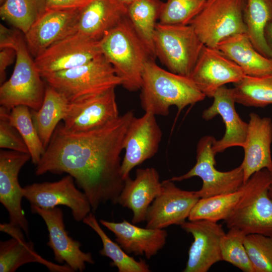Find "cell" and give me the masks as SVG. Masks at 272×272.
I'll return each mask as SVG.
<instances>
[{
	"mask_svg": "<svg viewBox=\"0 0 272 272\" xmlns=\"http://www.w3.org/2000/svg\"><path fill=\"white\" fill-rule=\"evenodd\" d=\"M217 48L239 66L246 76L257 77L272 74V58L256 50L246 33L224 39Z\"/></svg>",
	"mask_w": 272,
	"mask_h": 272,
	"instance_id": "obj_26",
	"label": "cell"
},
{
	"mask_svg": "<svg viewBox=\"0 0 272 272\" xmlns=\"http://www.w3.org/2000/svg\"><path fill=\"white\" fill-rule=\"evenodd\" d=\"M10 111L4 107H0V148L29 154L23 138L8 119Z\"/></svg>",
	"mask_w": 272,
	"mask_h": 272,
	"instance_id": "obj_38",
	"label": "cell"
},
{
	"mask_svg": "<svg viewBox=\"0 0 272 272\" xmlns=\"http://www.w3.org/2000/svg\"><path fill=\"white\" fill-rule=\"evenodd\" d=\"M242 69L217 48L205 45L189 76L206 97L212 98L225 85L245 76Z\"/></svg>",
	"mask_w": 272,
	"mask_h": 272,
	"instance_id": "obj_14",
	"label": "cell"
},
{
	"mask_svg": "<svg viewBox=\"0 0 272 272\" xmlns=\"http://www.w3.org/2000/svg\"><path fill=\"white\" fill-rule=\"evenodd\" d=\"M8 119L23 138L28 149L32 162L36 165L46 149L35 127L30 108L23 105L14 107L8 115Z\"/></svg>",
	"mask_w": 272,
	"mask_h": 272,
	"instance_id": "obj_34",
	"label": "cell"
},
{
	"mask_svg": "<svg viewBox=\"0 0 272 272\" xmlns=\"http://www.w3.org/2000/svg\"><path fill=\"white\" fill-rule=\"evenodd\" d=\"M127 13V6L118 0H92L81 9L76 32L99 41L126 18Z\"/></svg>",
	"mask_w": 272,
	"mask_h": 272,
	"instance_id": "obj_25",
	"label": "cell"
},
{
	"mask_svg": "<svg viewBox=\"0 0 272 272\" xmlns=\"http://www.w3.org/2000/svg\"><path fill=\"white\" fill-rule=\"evenodd\" d=\"M5 0H0L1 4H3Z\"/></svg>",
	"mask_w": 272,
	"mask_h": 272,
	"instance_id": "obj_45",
	"label": "cell"
},
{
	"mask_svg": "<svg viewBox=\"0 0 272 272\" xmlns=\"http://www.w3.org/2000/svg\"><path fill=\"white\" fill-rule=\"evenodd\" d=\"M162 131L156 115L145 112L140 117L134 116L125 134L123 148L125 154L121 166V174L125 180L130 171L157 153Z\"/></svg>",
	"mask_w": 272,
	"mask_h": 272,
	"instance_id": "obj_11",
	"label": "cell"
},
{
	"mask_svg": "<svg viewBox=\"0 0 272 272\" xmlns=\"http://www.w3.org/2000/svg\"><path fill=\"white\" fill-rule=\"evenodd\" d=\"M215 140L213 136L202 137L196 147V161L194 166L185 174L169 179L172 181H181L193 177L202 181L201 188L196 191L199 198L228 193L238 190L244 184L243 168L240 165L230 171L222 172L215 167V154L212 145Z\"/></svg>",
	"mask_w": 272,
	"mask_h": 272,
	"instance_id": "obj_8",
	"label": "cell"
},
{
	"mask_svg": "<svg viewBox=\"0 0 272 272\" xmlns=\"http://www.w3.org/2000/svg\"><path fill=\"white\" fill-rule=\"evenodd\" d=\"M246 236L239 229L229 228L221 240L222 257L223 261L231 263L244 272H255L244 245Z\"/></svg>",
	"mask_w": 272,
	"mask_h": 272,
	"instance_id": "obj_35",
	"label": "cell"
},
{
	"mask_svg": "<svg viewBox=\"0 0 272 272\" xmlns=\"http://www.w3.org/2000/svg\"><path fill=\"white\" fill-rule=\"evenodd\" d=\"M118 1L127 7L129 5L132 4V3H133L134 2L138 0H118Z\"/></svg>",
	"mask_w": 272,
	"mask_h": 272,
	"instance_id": "obj_44",
	"label": "cell"
},
{
	"mask_svg": "<svg viewBox=\"0 0 272 272\" xmlns=\"http://www.w3.org/2000/svg\"><path fill=\"white\" fill-rule=\"evenodd\" d=\"M115 88L69 102L64 127L72 132L91 130L116 119L120 115Z\"/></svg>",
	"mask_w": 272,
	"mask_h": 272,
	"instance_id": "obj_12",
	"label": "cell"
},
{
	"mask_svg": "<svg viewBox=\"0 0 272 272\" xmlns=\"http://www.w3.org/2000/svg\"><path fill=\"white\" fill-rule=\"evenodd\" d=\"M207 0H167L163 3L158 23L189 25L203 8Z\"/></svg>",
	"mask_w": 272,
	"mask_h": 272,
	"instance_id": "obj_36",
	"label": "cell"
},
{
	"mask_svg": "<svg viewBox=\"0 0 272 272\" xmlns=\"http://www.w3.org/2000/svg\"><path fill=\"white\" fill-rule=\"evenodd\" d=\"M271 19L272 0H246L243 13L246 33L256 50L269 58L272 50L266 42L264 30Z\"/></svg>",
	"mask_w": 272,
	"mask_h": 272,
	"instance_id": "obj_29",
	"label": "cell"
},
{
	"mask_svg": "<svg viewBox=\"0 0 272 272\" xmlns=\"http://www.w3.org/2000/svg\"><path fill=\"white\" fill-rule=\"evenodd\" d=\"M83 222L91 228L100 237L103 247L100 254L111 260L110 265L117 267L119 272H149V265L144 260H136L125 252L116 242H113L99 224L95 215L89 213Z\"/></svg>",
	"mask_w": 272,
	"mask_h": 272,
	"instance_id": "obj_31",
	"label": "cell"
},
{
	"mask_svg": "<svg viewBox=\"0 0 272 272\" xmlns=\"http://www.w3.org/2000/svg\"><path fill=\"white\" fill-rule=\"evenodd\" d=\"M22 229L10 223L0 224V231L7 233L12 238L0 242V272H15L24 264L37 262L50 271H73L67 265L50 262L38 254L32 241H27Z\"/></svg>",
	"mask_w": 272,
	"mask_h": 272,
	"instance_id": "obj_23",
	"label": "cell"
},
{
	"mask_svg": "<svg viewBox=\"0 0 272 272\" xmlns=\"http://www.w3.org/2000/svg\"><path fill=\"white\" fill-rule=\"evenodd\" d=\"M134 116L132 111H128L104 125L80 132L69 131L59 122L36 165L35 174L72 176L87 195L93 212L108 201L117 203L124 184L120 154Z\"/></svg>",
	"mask_w": 272,
	"mask_h": 272,
	"instance_id": "obj_1",
	"label": "cell"
},
{
	"mask_svg": "<svg viewBox=\"0 0 272 272\" xmlns=\"http://www.w3.org/2000/svg\"><path fill=\"white\" fill-rule=\"evenodd\" d=\"M92 0H45L47 9H81Z\"/></svg>",
	"mask_w": 272,
	"mask_h": 272,
	"instance_id": "obj_39",
	"label": "cell"
},
{
	"mask_svg": "<svg viewBox=\"0 0 272 272\" xmlns=\"http://www.w3.org/2000/svg\"><path fill=\"white\" fill-rule=\"evenodd\" d=\"M268 193L269 196L272 198V171H270V181L268 187Z\"/></svg>",
	"mask_w": 272,
	"mask_h": 272,
	"instance_id": "obj_43",
	"label": "cell"
},
{
	"mask_svg": "<svg viewBox=\"0 0 272 272\" xmlns=\"http://www.w3.org/2000/svg\"><path fill=\"white\" fill-rule=\"evenodd\" d=\"M100 223L113 233L116 242L128 254L145 255L150 259L166 242L168 234L164 229L143 228L125 220L118 223L100 220Z\"/></svg>",
	"mask_w": 272,
	"mask_h": 272,
	"instance_id": "obj_24",
	"label": "cell"
},
{
	"mask_svg": "<svg viewBox=\"0 0 272 272\" xmlns=\"http://www.w3.org/2000/svg\"><path fill=\"white\" fill-rule=\"evenodd\" d=\"M232 89L235 102L239 104L261 108L272 104V74L245 76Z\"/></svg>",
	"mask_w": 272,
	"mask_h": 272,
	"instance_id": "obj_32",
	"label": "cell"
},
{
	"mask_svg": "<svg viewBox=\"0 0 272 272\" xmlns=\"http://www.w3.org/2000/svg\"><path fill=\"white\" fill-rule=\"evenodd\" d=\"M81 9H46L24 34L31 55L35 57L52 44L76 33Z\"/></svg>",
	"mask_w": 272,
	"mask_h": 272,
	"instance_id": "obj_18",
	"label": "cell"
},
{
	"mask_svg": "<svg viewBox=\"0 0 272 272\" xmlns=\"http://www.w3.org/2000/svg\"><path fill=\"white\" fill-rule=\"evenodd\" d=\"M101 54L99 41L90 40L76 32L52 44L34 59L43 77L80 66Z\"/></svg>",
	"mask_w": 272,
	"mask_h": 272,
	"instance_id": "obj_10",
	"label": "cell"
},
{
	"mask_svg": "<svg viewBox=\"0 0 272 272\" xmlns=\"http://www.w3.org/2000/svg\"><path fill=\"white\" fill-rule=\"evenodd\" d=\"M14 49L15 65L10 79L1 84L0 104L10 110L20 105L38 110L44 100L46 85L20 32Z\"/></svg>",
	"mask_w": 272,
	"mask_h": 272,
	"instance_id": "obj_5",
	"label": "cell"
},
{
	"mask_svg": "<svg viewBox=\"0 0 272 272\" xmlns=\"http://www.w3.org/2000/svg\"><path fill=\"white\" fill-rule=\"evenodd\" d=\"M162 4L160 0H138L127 7L129 22L155 59L153 36Z\"/></svg>",
	"mask_w": 272,
	"mask_h": 272,
	"instance_id": "obj_30",
	"label": "cell"
},
{
	"mask_svg": "<svg viewBox=\"0 0 272 272\" xmlns=\"http://www.w3.org/2000/svg\"><path fill=\"white\" fill-rule=\"evenodd\" d=\"M31 159L29 153L12 150L0 151V202L7 210L9 223L29 234V224L22 208L24 197L19 182L21 168Z\"/></svg>",
	"mask_w": 272,
	"mask_h": 272,
	"instance_id": "obj_17",
	"label": "cell"
},
{
	"mask_svg": "<svg viewBox=\"0 0 272 272\" xmlns=\"http://www.w3.org/2000/svg\"><path fill=\"white\" fill-rule=\"evenodd\" d=\"M180 227L193 237L183 271L207 272L215 263L223 261L221 242L225 233L221 224L206 220H188Z\"/></svg>",
	"mask_w": 272,
	"mask_h": 272,
	"instance_id": "obj_15",
	"label": "cell"
},
{
	"mask_svg": "<svg viewBox=\"0 0 272 272\" xmlns=\"http://www.w3.org/2000/svg\"><path fill=\"white\" fill-rule=\"evenodd\" d=\"M24 197L31 206L50 209L64 206L72 211L74 219L78 222L91 213L90 201L83 192L76 187L74 178L67 175L58 181L34 183L23 187Z\"/></svg>",
	"mask_w": 272,
	"mask_h": 272,
	"instance_id": "obj_9",
	"label": "cell"
},
{
	"mask_svg": "<svg viewBox=\"0 0 272 272\" xmlns=\"http://www.w3.org/2000/svg\"><path fill=\"white\" fill-rule=\"evenodd\" d=\"M258 178L257 172L237 190L228 193L200 198L191 210L188 220H206L217 222L225 220L252 190Z\"/></svg>",
	"mask_w": 272,
	"mask_h": 272,
	"instance_id": "obj_27",
	"label": "cell"
},
{
	"mask_svg": "<svg viewBox=\"0 0 272 272\" xmlns=\"http://www.w3.org/2000/svg\"><path fill=\"white\" fill-rule=\"evenodd\" d=\"M140 90L142 108L156 116L168 115L172 106L180 112L206 98L190 77L162 69L154 59L145 64Z\"/></svg>",
	"mask_w": 272,
	"mask_h": 272,
	"instance_id": "obj_2",
	"label": "cell"
},
{
	"mask_svg": "<svg viewBox=\"0 0 272 272\" xmlns=\"http://www.w3.org/2000/svg\"><path fill=\"white\" fill-rule=\"evenodd\" d=\"M200 198L196 191L183 190L169 179L162 182L160 193L148 209L146 228L164 229L186 221Z\"/></svg>",
	"mask_w": 272,
	"mask_h": 272,
	"instance_id": "obj_13",
	"label": "cell"
},
{
	"mask_svg": "<svg viewBox=\"0 0 272 272\" xmlns=\"http://www.w3.org/2000/svg\"><path fill=\"white\" fill-rule=\"evenodd\" d=\"M32 212L37 214L44 220L49 233L47 245L52 250L54 260L65 262L73 270L83 271L86 263L94 264L95 261L90 252L83 251L79 241L74 240L65 230L62 211L56 207L42 209L31 206Z\"/></svg>",
	"mask_w": 272,
	"mask_h": 272,
	"instance_id": "obj_16",
	"label": "cell"
},
{
	"mask_svg": "<svg viewBox=\"0 0 272 272\" xmlns=\"http://www.w3.org/2000/svg\"><path fill=\"white\" fill-rule=\"evenodd\" d=\"M101 53L130 92L141 89L146 63L155 59L137 35L127 17L107 32L99 41Z\"/></svg>",
	"mask_w": 272,
	"mask_h": 272,
	"instance_id": "obj_3",
	"label": "cell"
},
{
	"mask_svg": "<svg viewBox=\"0 0 272 272\" xmlns=\"http://www.w3.org/2000/svg\"><path fill=\"white\" fill-rule=\"evenodd\" d=\"M212 104L202 113L206 120L219 115L225 126V134L219 140H215L212 150L214 153H222L232 147H243L246 138L248 123L243 121L237 112L236 103L232 88L222 86L214 94Z\"/></svg>",
	"mask_w": 272,
	"mask_h": 272,
	"instance_id": "obj_19",
	"label": "cell"
},
{
	"mask_svg": "<svg viewBox=\"0 0 272 272\" xmlns=\"http://www.w3.org/2000/svg\"><path fill=\"white\" fill-rule=\"evenodd\" d=\"M246 0H207L189 25L205 45L217 48L231 35L246 33L243 13Z\"/></svg>",
	"mask_w": 272,
	"mask_h": 272,
	"instance_id": "obj_7",
	"label": "cell"
},
{
	"mask_svg": "<svg viewBox=\"0 0 272 272\" xmlns=\"http://www.w3.org/2000/svg\"><path fill=\"white\" fill-rule=\"evenodd\" d=\"M248 123L247 136L242 147L244 158L240 164L243 170L244 183L258 171L264 169L272 171L271 119L252 112Z\"/></svg>",
	"mask_w": 272,
	"mask_h": 272,
	"instance_id": "obj_20",
	"label": "cell"
},
{
	"mask_svg": "<svg viewBox=\"0 0 272 272\" xmlns=\"http://www.w3.org/2000/svg\"><path fill=\"white\" fill-rule=\"evenodd\" d=\"M69 102L121 85L111 63L101 54L80 66L42 77Z\"/></svg>",
	"mask_w": 272,
	"mask_h": 272,
	"instance_id": "obj_4",
	"label": "cell"
},
{
	"mask_svg": "<svg viewBox=\"0 0 272 272\" xmlns=\"http://www.w3.org/2000/svg\"><path fill=\"white\" fill-rule=\"evenodd\" d=\"M153 44L155 58L168 71L189 77L205 46L190 25L160 23Z\"/></svg>",
	"mask_w": 272,
	"mask_h": 272,
	"instance_id": "obj_6",
	"label": "cell"
},
{
	"mask_svg": "<svg viewBox=\"0 0 272 272\" xmlns=\"http://www.w3.org/2000/svg\"><path fill=\"white\" fill-rule=\"evenodd\" d=\"M16 58L15 50L11 48L1 49L0 51V83L5 82L6 78V69L11 64Z\"/></svg>",
	"mask_w": 272,
	"mask_h": 272,
	"instance_id": "obj_40",
	"label": "cell"
},
{
	"mask_svg": "<svg viewBox=\"0 0 272 272\" xmlns=\"http://www.w3.org/2000/svg\"><path fill=\"white\" fill-rule=\"evenodd\" d=\"M268 186L255 191L231 213L224 220L228 229H239L246 235L272 237V198Z\"/></svg>",
	"mask_w": 272,
	"mask_h": 272,
	"instance_id": "obj_21",
	"label": "cell"
},
{
	"mask_svg": "<svg viewBox=\"0 0 272 272\" xmlns=\"http://www.w3.org/2000/svg\"><path fill=\"white\" fill-rule=\"evenodd\" d=\"M19 31L10 30L1 24L0 49L6 48L14 49Z\"/></svg>",
	"mask_w": 272,
	"mask_h": 272,
	"instance_id": "obj_41",
	"label": "cell"
},
{
	"mask_svg": "<svg viewBox=\"0 0 272 272\" xmlns=\"http://www.w3.org/2000/svg\"><path fill=\"white\" fill-rule=\"evenodd\" d=\"M46 9L45 0H5L0 15L25 34Z\"/></svg>",
	"mask_w": 272,
	"mask_h": 272,
	"instance_id": "obj_33",
	"label": "cell"
},
{
	"mask_svg": "<svg viewBox=\"0 0 272 272\" xmlns=\"http://www.w3.org/2000/svg\"><path fill=\"white\" fill-rule=\"evenodd\" d=\"M161 187L162 182L156 169H138L134 179L128 177L124 180L117 203L132 211V223L145 222L148 209L160 193Z\"/></svg>",
	"mask_w": 272,
	"mask_h": 272,
	"instance_id": "obj_22",
	"label": "cell"
},
{
	"mask_svg": "<svg viewBox=\"0 0 272 272\" xmlns=\"http://www.w3.org/2000/svg\"><path fill=\"white\" fill-rule=\"evenodd\" d=\"M69 103L62 95L47 84L41 106L38 110H31L34 124L45 149L56 127L63 120Z\"/></svg>",
	"mask_w": 272,
	"mask_h": 272,
	"instance_id": "obj_28",
	"label": "cell"
},
{
	"mask_svg": "<svg viewBox=\"0 0 272 272\" xmlns=\"http://www.w3.org/2000/svg\"><path fill=\"white\" fill-rule=\"evenodd\" d=\"M244 245L255 272H272V237L248 234Z\"/></svg>",
	"mask_w": 272,
	"mask_h": 272,
	"instance_id": "obj_37",
	"label": "cell"
},
{
	"mask_svg": "<svg viewBox=\"0 0 272 272\" xmlns=\"http://www.w3.org/2000/svg\"><path fill=\"white\" fill-rule=\"evenodd\" d=\"M264 37L268 47L272 50V19L267 23L264 30Z\"/></svg>",
	"mask_w": 272,
	"mask_h": 272,
	"instance_id": "obj_42",
	"label": "cell"
}]
</instances>
